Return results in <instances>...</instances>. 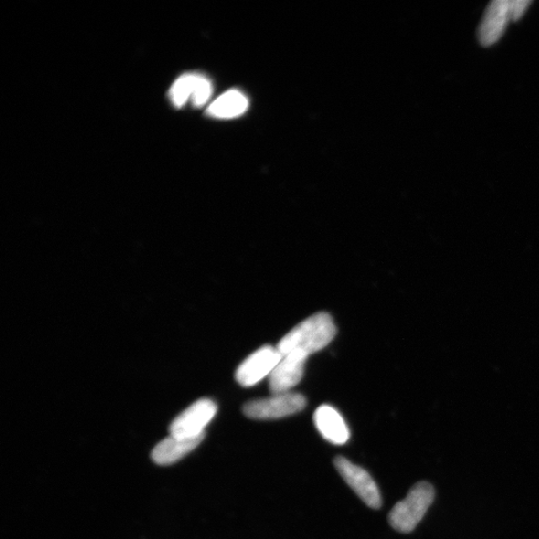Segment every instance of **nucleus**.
<instances>
[{
  "mask_svg": "<svg viewBox=\"0 0 539 539\" xmlns=\"http://www.w3.org/2000/svg\"><path fill=\"white\" fill-rule=\"evenodd\" d=\"M337 328L327 312H318L299 323L279 342L278 350L282 354L301 351L308 355L325 349L336 337Z\"/></svg>",
  "mask_w": 539,
  "mask_h": 539,
  "instance_id": "obj_1",
  "label": "nucleus"
},
{
  "mask_svg": "<svg viewBox=\"0 0 539 539\" xmlns=\"http://www.w3.org/2000/svg\"><path fill=\"white\" fill-rule=\"evenodd\" d=\"M436 491L430 483L420 481L408 491L404 501L398 502L389 514L394 530L402 534L412 533L424 519L433 504Z\"/></svg>",
  "mask_w": 539,
  "mask_h": 539,
  "instance_id": "obj_2",
  "label": "nucleus"
},
{
  "mask_svg": "<svg viewBox=\"0 0 539 539\" xmlns=\"http://www.w3.org/2000/svg\"><path fill=\"white\" fill-rule=\"evenodd\" d=\"M307 401L298 393L274 394L260 400L247 403L243 413L247 417L259 420L278 419L303 411Z\"/></svg>",
  "mask_w": 539,
  "mask_h": 539,
  "instance_id": "obj_3",
  "label": "nucleus"
},
{
  "mask_svg": "<svg viewBox=\"0 0 539 539\" xmlns=\"http://www.w3.org/2000/svg\"><path fill=\"white\" fill-rule=\"evenodd\" d=\"M217 414V406L207 398L199 400L180 414L170 426V435L178 438L205 436V428Z\"/></svg>",
  "mask_w": 539,
  "mask_h": 539,
  "instance_id": "obj_4",
  "label": "nucleus"
},
{
  "mask_svg": "<svg viewBox=\"0 0 539 539\" xmlns=\"http://www.w3.org/2000/svg\"><path fill=\"white\" fill-rule=\"evenodd\" d=\"M333 463H335V467L343 481L350 485L351 489L358 494V497L366 505L375 510L381 508V492L368 471L354 465L343 457H337Z\"/></svg>",
  "mask_w": 539,
  "mask_h": 539,
  "instance_id": "obj_5",
  "label": "nucleus"
},
{
  "mask_svg": "<svg viewBox=\"0 0 539 539\" xmlns=\"http://www.w3.org/2000/svg\"><path fill=\"white\" fill-rule=\"evenodd\" d=\"M282 357L278 348L265 346L257 350L237 369V382L246 387L257 385L272 374Z\"/></svg>",
  "mask_w": 539,
  "mask_h": 539,
  "instance_id": "obj_6",
  "label": "nucleus"
},
{
  "mask_svg": "<svg viewBox=\"0 0 539 539\" xmlns=\"http://www.w3.org/2000/svg\"><path fill=\"white\" fill-rule=\"evenodd\" d=\"M309 355L301 351L283 354L281 361L269 376V387L273 394L289 393L303 379Z\"/></svg>",
  "mask_w": 539,
  "mask_h": 539,
  "instance_id": "obj_7",
  "label": "nucleus"
},
{
  "mask_svg": "<svg viewBox=\"0 0 539 539\" xmlns=\"http://www.w3.org/2000/svg\"><path fill=\"white\" fill-rule=\"evenodd\" d=\"M512 20L511 0H494L491 3L479 28V39L482 46L489 47L497 42Z\"/></svg>",
  "mask_w": 539,
  "mask_h": 539,
  "instance_id": "obj_8",
  "label": "nucleus"
},
{
  "mask_svg": "<svg viewBox=\"0 0 539 539\" xmlns=\"http://www.w3.org/2000/svg\"><path fill=\"white\" fill-rule=\"evenodd\" d=\"M314 423L323 439L333 445L342 446L350 439V429L336 408L323 405L317 408Z\"/></svg>",
  "mask_w": 539,
  "mask_h": 539,
  "instance_id": "obj_9",
  "label": "nucleus"
},
{
  "mask_svg": "<svg viewBox=\"0 0 539 539\" xmlns=\"http://www.w3.org/2000/svg\"><path fill=\"white\" fill-rule=\"evenodd\" d=\"M204 437L178 438L170 435L155 447L153 459L157 465H172L196 449L202 443Z\"/></svg>",
  "mask_w": 539,
  "mask_h": 539,
  "instance_id": "obj_10",
  "label": "nucleus"
},
{
  "mask_svg": "<svg viewBox=\"0 0 539 539\" xmlns=\"http://www.w3.org/2000/svg\"><path fill=\"white\" fill-rule=\"evenodd\" d=\"M249 106L247 97L238 90H230L216 100L208 108V114L215 118L229 120L246 112Z\"/></svg>",
  "mask_w": 539,
  "mask_h": 539,
  "instance_id": "obj_11",
  "label": "nucleus"
},
{
  "mask_svg": "<svg viewBox=\"0 0 539 539\" xmlns=\"http://www.w3.org/2000/svg\"><path fill=\"white\" fill-rule=\"evenodd\" d=\"M197 74H183L174 85L171 86L169 96L172 103L180 108L192 99L194 86H196Z\"/></svg>",
  "mask_w": 539,
  "mask_h": 539,
  "instance_id": "obj_12",
  "label": "nucleus"
},
{
  "mask_svg": "<svg viewBox=\"0 0 539 539\" xmlns=\"http://www.w3.org/2000/svg\"><path fill=\"white\" fill-rule=\"evenodd\" d=\"M212 84L208 79L203 75L197 74L196 86H194V92L192 101L194 106L201 107L207 103L212 94Z\"/></svg>",
  "mask_w": 539,
  "mask_h": 539,
  "instance_id": "obj_13",
  "label": "nucleus"
},
{
  "mask_svg": "<svg viewBox=\"0 0 539 539\" xmlns=\"http://www.w3.org/2000/svg\"><path fill=\"white\" fill-rule=\"evenodd\" d=\"M530 0H512L511 2V15L512 20L516 21L519 20L523 14L528 5H530Z\"/></svg>",
  "mask_w": 539,
  "mask_h": 539,
  "instance_id": "obj_14",
  "label": "nucleus"
}]
</instances>
